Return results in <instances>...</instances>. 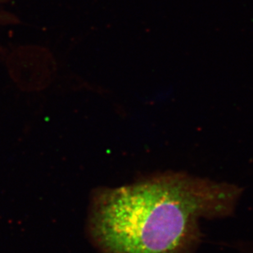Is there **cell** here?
<instances>
[{"label": "cell", "instance_id": "1", "mask_svg": "<svg viewBox=\"0 0 253 253\" xmlns=\"http://www.w3.org/2000/svg\"><path fill=\"white\" fill-rule=\"evenodd\" d=\"M240 193L182 173L96 189L87 234L101 253H189L200 241L201 218L230 215Z\"/></svg>", "mask_w": 253, "mask_h": 253}]
</instances>
